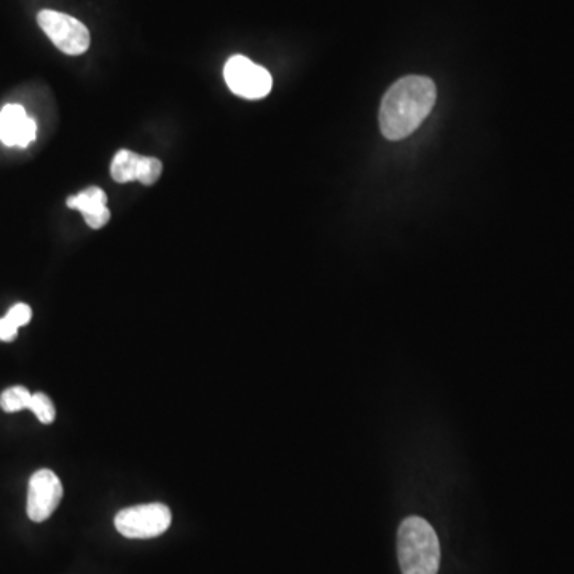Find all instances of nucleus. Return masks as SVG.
<instances>
[{"label": "nucleus", "instance_id": "f257e3e1", "mask_svg": "<svg viewBox=\"0 0 574 574\" xmlns=\"http://www.w3.org/2000/svg\"><path fill=\"white\" fill-rule=\"evenodd\" d=\"M433 80L423 75H407L394 83L383 96L378 122L383 136L390 141L409 138L425 122L436 104Z\"/></svg>", "mask_w": 574, "mask_h": 574}, {"label": "nucleus", "instance_id": "f03ea898", "mask_svg": "<svg viewBox=\"0 0 574 574\" xmlns=\"http://www.w3.org/2000/svg\"><path fill=\"white\" fill-rule=\"evenodd\" d=\"M398 557L402 574H437L441 544L434 528L421 517H407L398 531Z\"/></svg>", "mask_w": 574, "mask_h": 574}, {"label": "nucleus", "instance_id": "7ed1b4c3", "mask_svg": "<svg viewBox=\"0 0 574 574\" xmlns=\"http://www.w3.org/2000/svg\"><path fill=\"white\" fill-rule=\"evenodd\" d=\"M171 511L162 503L138 504L122 509L115 517V528L130 539H150L163 535L170 528Z\"/></svg>", "mask_w": 574, "mask_h": 574}, {"label": "nucleus", "instance_id": "20e7f679", "mask_svg": "<svg viewBox=\"0 0 574 574\" xmlns=\"http://www.w3.org/2000/svg\"><path fill=\"white\" fill-rule=\"evenodd\" d=\"M37 23L59 52L79 56L90 48V31L74 16L55 10H42L37 15Z\"/></svg>", "mask_w": 574, "mask_h": 574}, {"label": "nucleus", "instance_id": "39448f33", "mask_svg": "<svg viewBox=\"0 0 574 574\" xmlns=\"http://www.w3.org/2000/svg\"><path fill=\"white\" fill-rule=\"evenodd\" d=\"M225 82L235 95L246 99H262L272 91L270 72L246 56L236 55L224 67Z\"/></svg>", "mask_w": 574, "mask_h": 574}, {"label": "nucleus", "instance_id": "423d86ee", "mask_svg": "<svg viewBox=\"0 0 574 574\" xmlns=\"http://www.w3.org/2000/svg\"><path fill=\"white\" fill-rule=\"evenodd\" d=\"M64 488L61 480L50 469H39L29 480L28 516L32 522H45L53 516L63 500Z\"/></svg>", "mask_w": 574, "mask_h": 574}, {"label": "nucleus", "instance_id": "0eeeda50", "mask_svg": "<svg viewBox=\"0 0 574 574\" xmlns=\"http://www.w3.org/2000/svg\"><path fill=\"white\" fill-rule=\"evenodd\" d=\"M163 173V165L158 158L142 157L131 150H120L112 160L111 174L118 184L139 181L144 185H154Z\"/></svg>", "mask_w": 574, "mask_h": 574}, {"label": "nucleus", "instance_id": "6e6552de", "mask_svg": "<svg viewBox=\"0 0 574 574\" xmlns=\"http://www.w3.org/2000/svg\"><path fill=\"white\" fill-rule=\"evenodd\" d=\"M37 134V123L20 104H7L0 111V141L8 147H28Z\"/></svg>", "mask_w": 574, "mask_h": 574}, {"label": "nucleus", "instance_id": "1a4fd4ad", "mask_svg": "<svg viewBox=\"0 0 574 574\" xmlns=\"http://www.w3.org/2000/svg\"><path fill=\"white\" fill-rule=\"evenodd\" d=\"M67 206L77 209L83 214V219L91 229H103L111 221V211L107 208V195L99 187H88L79 195L67 198Z\"/></svg>", "mask_w": 574, "mask_h": 574}, {"label": "nucleus", "instance_id": "9d476101", "mask_svg": "<svg viewBox=\"0 0 574 574\" xmlns=\"http://www.w3.org/2000/svg\"><path fill=\"white\" fill-rule=\"evenodd\" d=\"M32 393L26 386L16 385L8 388L4 393L0 394V407L7 413L21 412V410H29L31 404Z\"/></svg>", "mask_w": 574, "mask_h": 574}, {"label": "nucleus", "instance_id": "9b49d317", "mask_svg": "<svg viewBox=\"0 0 574 574\" xmlns=\"http://www.w3.org/2000/svg\"><path fill=\"white\" fill-rule=\"evenodd\" d=\"M29 410L36 415L37 420L44 425H52L56 418L55 404L45 393L32 394Z\"/></svg>", "mask_w": 574, "mask_h": 574}, {"label": "nucleus", "instance_id": "f8f14e48", "mask_svg": "<svg viewBox=\"0 0 574 574\" xmlns=\"http://www.w3.org/2000/svg\"><path fill=\"white\" fill-rule=\"evenodd\" d=\"M5 318H7L10 323L15 324L18 329L23 326H28L32 319L31 307L26 305V303H16V305H13V307L8 310Z\"/></svg>", "mask_w": 574, "mask_h": 574}, {"label": "nucleus", "instance_id": "ddd939ff", "mask_svg": "<svg viewBox=\"0 0 574 574\" xmlns=\"http://www.w3.org/2000/svg\"><path fill=\"white\" fill-rule=\"evenodd\" d=\"M18 337V327L7 318H0V342H13Z\"/></svg>", "mask_w": 574, "mask_h": 574}]
</instances>
